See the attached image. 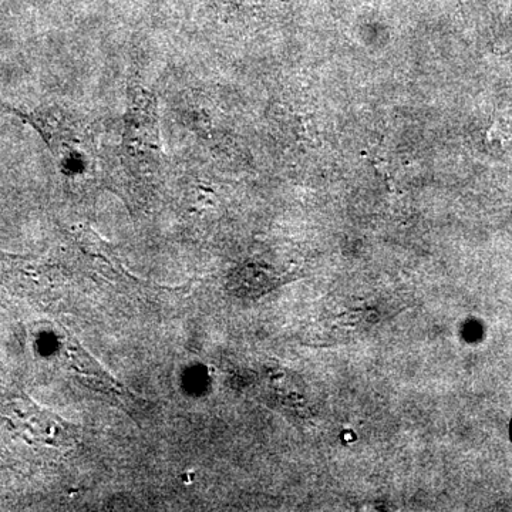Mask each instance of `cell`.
Returning <instances> with one entry per match:
<instances>
[{"label": "cell", "mask_w": 512, "mask_h": 512, "mask_svg": "<svg viewBox=\"0 0 512 512\" xmlns=\"http://www.w3.org/2000/svg\"><path fill=\"white\" fill-rule=\"evenodd\" d=\"M9 110L35 128L49 147L57 167L67 177L84 174L96 165L92 134L72 111L60 106Z\"/></svg>", "instance_id": "1"}, {"label": "cell", "mask_w": 512, "mask_h": 512, "mask_svg": "<svg viewBox=\"0 0 512 512\" xmlns=\"http://www.w3.org/2000/svg\"><path fill=\"white\" fill-rule=\"evenodd\" d=\"M157 100L140 84L128 89L120 164L131 174H156L165 165Z\"/></svg>", "instance_id": "2"}, {"label": "cell", "mask_w": 512, "mask_h": 512, "mask_svg": "<svg viewBox=\"0 0 512 512\" xmlns=\"http://www.w3.org/2000/svg\"><path fill=\"white\" fill-rule=\"evenodd\" d=\"M511 431H512V429H511Z\"/></svg>", "instance_id": "3"}]
</instances>
